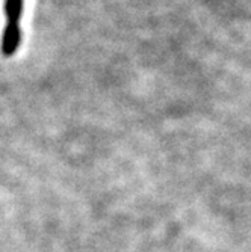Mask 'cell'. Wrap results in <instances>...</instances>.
Segmentation results:
<instances>
[{"label":"cell","instance_id":"cell-1","mask_svg":"<svg viewBox=\"0 0 251 252\" xmlns=\"http://www.w3.org/2000/svg\"><path fill=\"white\" fill-rule=\"evenodd\" d=\"M23 6H25V0H5L6 26L2 33V39H0V52L6 58L15 55L20 47V20L23 15Z\"/></svg>","mask_w":251,"mask_h":252}]
</instances>
